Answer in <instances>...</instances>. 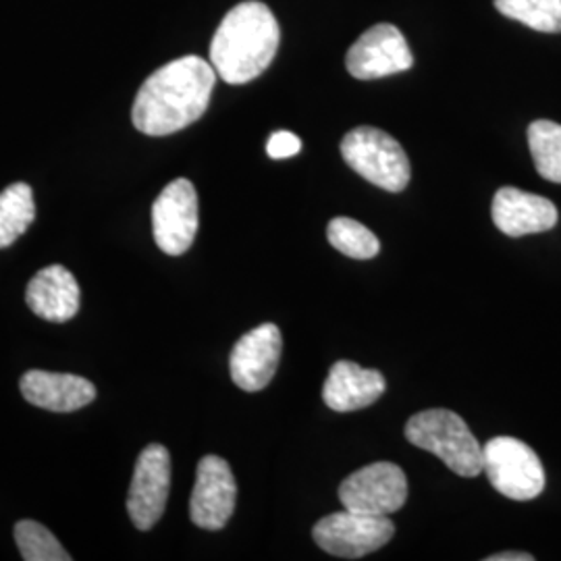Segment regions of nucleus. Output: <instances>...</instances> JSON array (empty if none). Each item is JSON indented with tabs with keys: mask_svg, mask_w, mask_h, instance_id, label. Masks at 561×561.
I'll list each match as a JSON object with an SVG mask.
<instances>
[{
	"mask_svg": "<svg viewBox=\"0 0 561 561\" xmlns=\"http://www.w3.org/2000/svg\"><path fill=\"white\" fill-rule=\"evenodd\" d=\"M396 526L387 516H368L358 512H335L314 524V542L329 556L360 560L379 551L393 539Z\"/></svg>",
	"mask_w": 561,
	"mask_h": 561,
	"instance_id": "6",
	"label": "nucleus"
},
{
	"mask_svg": "<svg viewBox=\"0 0 561 561\" xmlns=\"http://www.w3.org/2000/svg\"><path fill=\"white\" fill-rule=\"evenodd\" d=\"M238 484L229 463L219 456L202 458L190 502V518L204 530H221L236 512Z\"/></svg>",
	"mask_w": 561,
	"mask_h": 561,
	"instance_id": "11",
	"label": "nucleus"
},
{
	"mask_svg": "<svg viewBox=\"0 0 561 561\" xmlns=\"http://www.w3.org/2000/svg\"><path fill=\"white\" fill-rule=\"evenodd\" d=\"M484 472L503 497L514 502L537 500L545 489L541 460L526 443L495 437L484 445Z\"/></svg>",
	"mask_w": 561,
	"mask_h": 561,
	"instance_id": "5",
	"label": "nucleus"
},
{
	"mask_svg": "<svg viewBox=\"0 0 561 561\" xmlns=\"http://www.w3.org/2000/svg\"><path fill=\"white\" fill-rule=\"evenodd\" d=\"M528 146L542 180L561 183V125L539 119L528 127Z\"/></svg>",
	"mask_w": 561,
	"mask_h": 561,
	"instance_id": "18",
	"label": "nucleus"
},
{
	"mask_svg": "<svg viewBox=\"0 0 561 561\" xmlns=\"http://www.w3.org/2000/svg\"><path fill=\"white\" fill-rule=\"evenodd\" d=\"M387 389L379 370L350 360L335 362L322 387V400L335 412H356L373 405Z\"/></svg>",
	"mask_w": 561,
	"mask_h": 561,
	"instance_id": "15",
	"label": "nucleus"
},
{
	"mask_svg": "<svg viewBox=\"0 0 561 561\" xmlns=\"http://www.w3.org/2000/svg\"><path fill=\"white\" fill-rule=\"evenodd\" d=\"M279 23L259 0L233 7L210 42V65L227 83L256 80L273 62L279 48Z\"/></svg>",
	"mask_w": 561,
	"mask_h": 561,
	"instance_id": "2",
	"label": "nucleus"
},
{
	"mask_svg": "<svg viewBox=\"0 0 561 561\" xmlns=\"http://www.w3.org/2000/svg\"><path fill=\"white\" fill-rule=\"evenodd\" d=\"M15 541L25 561H71L57 537L38 522H18Z\"/></svg>",
	"mask_w": 561,
	"mask_h": 561,
	"instance_id": "21",
	"label": "nucleus"
},
{
	"mask_svg": "<svg viewBox=\"0 0 561 561\" xmlns=\"http://www.w3.org/2000/svg\"><path fill=\"white\" fill-rule=\"evenodd\" d=\"M495 9L542 34L561 32V0H495Z\"/></svg>",
	"mask_w": 561,
	"mask_h": 561,
	"instance_id": "20",
	"label": "nucleus"
},
{
	"mask_svg": "<svg viewBox=\"0 0 561 561\" xmlns=\"http://www.w3.org/2000/svg\"><path fill=\"white\" fill-rule=\"evenodd\" d=\"M300 150L301 140L296 134H291V131H275V134L268 138V144H266V152H268V157L275 159V161L291 159V157H296Z\"/></svg>",
	"mask_w": 561,
	"mask_h": 561,
	"instance_id": "22",
	"label": "nucleus"
},
{
	"mask_svg": "<svg viewBox=\"0 0 561 561\" xmlns=\"http://www.w3.org/2000/svg\"><path fill=\"white\" fill-rule=\"evenodd\" d=\"M198 194L190 180L171 181L152 206L154 241L164 254H185L198 233Z\"/></svg>",
	"mask_w": 561,
	"mask_h": 561,
	"instance_id": "8",
	"label": "nucleus"
},
{
	"mask_svg": "<svg viewBox=\"0 0 561 561\" xmlns=\"http://www.w3.org/2000/svg\"><path fill=\"white\" fill-rule=\"evenodd\" d=\"M408 500V479L398 463L377 461L364 466L341 482L340 502L345 510L389 516L403 507Z\"/></svg>",
	"mask_w": 561,
	"mask_h": 561,
	"instance_id": "7",
	"label": "nucleus"
},
{
	"mask_svg": "<svg viewBox=\"0 0 561 561\" xmlns=\"http://www.w3.org/2000/svg\"><path fill=\"white\" fill-rule=\"evenodd\" d=\"M489 561H533L535 558L528 556V553H516V551H510V553H497V556H491L486 558Z\"/></svg>",
	"mask_w": 561,
	"mask_h": 561,
	"instance_id": "23",
	"label": "nucleus"
},
{
	"mask_svg": "<svg viewBox=\"0 0 561 561\" xmlns=\"http://www.w3.org/2000/svg\"><path fill=\"white\" fill-rule=\"evenodd\" d=\"M405 439L435 454L458 477L474 479L484 470L481 443L451 410H424L405 424Z\"/></svg>",
	"mask_w": 561,
	"mask_h": 561,
	"instance_id": "3",
	"label": "nucleus"
},
{
	"mask_svg": "<svg viewBox=\"0 0 561 561\" xmlns=\"http://www.w3.org/2000/svg\"><path fill=\"white\" fill-rule=\"evenodd\" d=\"M412 65V50L400 30L391 23H379L366 30L345 57L350 76L364 81L408 71Z\"/></svg>",
	"mask_w": 561,
	"mask_h": 561,
	"instance_id": "10",
	"label": "nucleus"
},
{
	"mask_svg": "<svg viewBox=\"0 0 561 561\" xmlns=\"http://www.w3.org/2000/svg\"><path fill=\"white\" fill-rule=\"evenodd\" d=\"M341 157L360 178L387 192H403L410 183V161L400 141L377 127H356L341 140Z\"/></svg>",
	"mask_w": 561,
	"mask_h": 561,
	"instance_id": "4",
	"label": "nucleus"
},
{
	"mask_svg": "<svg viewBox=\"0 0 561 561\" xmlns=\"http://www.w3.org/2000/svg\"><path fill=\"white\" fill-rule=\"evenodd\" d=\"M36 219L34 192L27 183H13L0 194V250L20 240Z\"/></svg>",
	"mask_w": 561,
	"mask_h": 561,
	"instance_id": "17",
	"label": "nucleus"
},
{
	"mask_svg": "<svg viewBox=\"0 0 561 561\" xmlns=\"http://www.w3.org/2000/svg\"><path fill=\"white\" fill-rule=\"evenodd\" d=\"M25 301L30 310L48 322L71 321L80 310V285L71 271L60 264L42 268L41 273L30 280Z\"/></svg>",
	"mask_w": 561,
	"mask_h": 561,
	"instance_id": "16",
	"label": "nucleus"
},
{
	"mask_svg": "<svg viewBox=\"0 0 561 561\" xmlns=\"http://www.w3.org/2000/svg\"><path fill=\"white\" fill-rule=\"evenodd\" d=\"M215 83V67L196 55L162 65L136 96L131 108L136 129L154 138L185 129L206 113Z\"/></svg>",
	"mask_w": 561,
	"mask_h": 561,
	"instance_id": "1",
	"label": "nucleus"
},
{
	"mask_svg": "<svg viewBox=\"0 0 561 561\" xmlns=\"http://www.w3.org/2000/svg\"><path fill=\"white\" fill-rule=\"evenodd\" d=\"M283 352L279 327L273 322L261 324L245 333L233 347L229 358L231 379L243 391H262L273 381Z\"/></svg>",
	"mask_w": 561,
	"mask_h": 561,
	"instance_id": "12",
	"label": "nucleus"
},
{
	"mask_svg": "<svg viewBox=\"0 0 561 561\" xmlns=\"http://www.w3.org/2000/svg\"><path fill=\"white\" fill-rule=\"evenodd\" d=\"M495 227L507 238L545 233L558 225L556 204L518 187H502L491 206Z\"/></svg>",
	"mask_w": 561,
	"mask_h": 561,
	"instance_id": "13",
	"label": "nucleus"
},
{
	"mask_svg": "<svg viewBox=\"0 0 561 561\" xmlns=\"http://www.w3.org/2000/svg\"><path fill=\"white\" fill-rule=\"evenodd\" d=\"M171 489V456L159 443L148 445L138 458L127 495V512L136 528L150 530L161 520Z\"/></svg>",
	"mask_w": 561,
	"mask_h": 561,
	"instance_id": "9",
	"label": "nucleus"
},
{
	"mask_svg": "<svg viewBox=\"0 0 561 561\" xmlns=\"http://www.w3.org/2000/svg\"><path fill=\"white\" fill-rule=\"evenodd\" d=\"M20 387L25 401L48 412H76L96 398L92 382L65 373L30 370L21 377Z\"/></svg>",
	"mask_w": 561,
	"mask_h": 561,
	"instance_id": "14",
	"label": "nucleus"
},
{
	"mask_svg": "<svg viewBox=\"0 0 561 561\" xmlns=\"http://www.w3.org/2000/svg\"><path fill=\"white\" fill-rule=\"evenodd\" d=\"M327 238H329V243L343 256H350L356 261L375 259L381 250L379 238L368 227H364L362 222L354 221V219H347V217H337L329 222Z\"/></svg>",
	"mask_w": 561,
	"mask_h": 561,
	"instance_id": "19",
	"label": "nucleus"
}]
</instances>
